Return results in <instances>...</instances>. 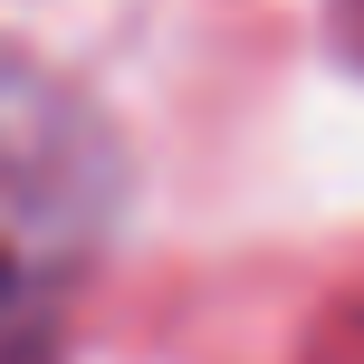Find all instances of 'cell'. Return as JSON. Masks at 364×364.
Here are the masks:
<instances>
[{"label":"cell","instance_id":"6da1fadb","mask_svg":"<svg viewBox=\"0 0 364 364\" xmlns=\"http://www.w3.org/2000/svg\"><path fill=\"white\" fill-rule=\"evenodd\" d=\"M115 201V154L87 106L0 58V278L68 269Z\"/></svg>","mask_w":364,"mask_h":364}]
</instances>
